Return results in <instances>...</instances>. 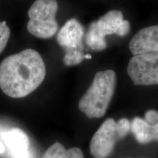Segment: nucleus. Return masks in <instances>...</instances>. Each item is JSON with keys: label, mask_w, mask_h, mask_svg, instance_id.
<instances>
[{"label": "nucleus", "mask_w": 158, "mask_h": 158, "mask_svg": "<svg viewBox=\"0 0 158 158\" xmlns=\"http://www.w3.org/2000/svg\"><path fill=\"white\" fill-rule=\"evenodd\" d=\"M131 129V124L127 118H121L116 122V131L119 139L124 138Z\"/></svg>", "instance_id": "obj_14"}, {"label": "nucleus", "mask_w": 158, "mask_h": 158, "mask_svg": "<svg viewBox=\"0 0 158 158\" xmlns=\"http://www.w3.org/2000/svg\"><path fill=\"white\" fill-rule=\"evenodd\" d=\"M57 10L56 0H36L28 11L27 30L38 38L53 37L59 28L56 20Z\"/></svg>", "instance_id": "obj_4"}, {"label": "nucleus", "mask_w": 158, "mask_h": 158, "mask_svg": "<svg viewBox=\"0 0 158 158\" xmlns=\"http://www.w3.org/2000/svg\"><path fill=\"white\" fill-rule=\"evenodd\" d=\"M5 152V144H4L3 142L0 140V155H3Z\"/></svg>", "instance_id": "obj_15"}, {"label": "nucleus", "mask_w": 158, "mask_h": 158, "mask_svg": "<svg viewBox=\"0 0 158 158\" xmlns=\"http://www.w3.org/2000/svg\"><path fill=\"white\" fill-rule=\"evenodd\" d=\"M10 36V29L5 21H0V53L5 48Z\"/></svg>", "instance_id": "obj_13"}, {"label": "nucleus", "mask_w": 158, "mask_h": 158, "mask_svg": "<svg viewBox=\"0 0 158 158\" xmlns=\"http://www.w3.org/2000/svg\"><path fill=\"white\" fill-rule=\"evenodd\" d=\"M130 22L124 19L119 10H110L98 21L92 22L89 27L85 37L87 46L93 51H102L107 47L106 37L116 35L126 36L130 31Z\"/></svg>", "instance_id": "obj_3"}, {"label": "nucleus", "mask_w": 158, "mask_h": 158, "mask_svg": "<svg viewBox=\"0 0 158 158\" xmlns=\"http://www.w3.org/2000/svg\"><path fill=\"white\" fill-rule=\"evenodd\" d=\"M1 137L7 148V158H34L29 138L22 130L12 128L4 131Z\"/></svg>", "instance_id": "obj_7"}, {"label": "nucleus", "mask_w": 158, "mask_h": 158, "mask_svg": "<svg viewBox=\"0 0 158 158\" xmlns=\"http://www.w3.org/2000/svg\"><path fill=\"white\" fill-rule=\"evenodd\" d=\"M116 122L108 118L99 127L91 140L90 152L94 158H107L113 151L117 140Z\"/></svg>", "instance_id": "obj_6"}, {"label": "nucleus", "mask_w": 158, "mask_h": 158, "mask_svg": "<svg viewBox=\"0 0 158 158\" xmlns=\"http://www.w3.org/2000/svg\"><path fill=\"white\" fill-rule=\"evenodd\" d=\"M127 73L135 85L158 84V51L134 55L128 63Z\"/></svg>", "instance_id": "obj_5"}, {"label": "nucleus", "mask_w": 158, "mask_h": 158, "mask_svg": "<svg viewBox=\"0 0 158 158\" xmlns=\"http://www.w3.org/2000/svg\"><path fill=\"white\" fill-rule=\"evenodd\" d=\"M137 141L141 143L158 141V112L148 110L145 118L136 117L131 123V129Z\"/></svg>", "instance_id": "obj_8"}, {"label": "nucleus", "mask_w": 158, "mask_h": 158, "mask_svg": "<svg viewBox=\"0 0 158 158\" xmlns=\"http://www.w3.org/2000/svg\"><path fill=\"white\" fill-rule=\"evenodd\" d=\"M129 48L133 56L158 51V25L146 27L138 31L130 40Z\"/></svg>", "instance_id": "obj_10"}, {"label": "nucleus", "mask_w": 158, "mask_h": 158, "mask_svg": "<svg viewBox=\"0 0 158 158\" xmlns=\"http://www.w3.org/2000/svg\"><path fill=\"white\" fill-rule=\"evenodd\" d=\"M91 56L89 54H87V55H84V59H91Z\"/></svg>", "instance_id": "obj_16"}, {"label": "nucleus", "mask_w": 158, "mask_h": 158, "mask_svg": "<svg viewBox=\"0 0 158 158\" xmlns=\"http://www.w3.org/2000/svg\"><path fill=\"white\" fill-rule=\"evenodd\" d=\"M116 87V73L114 70L99 71L92 84L81 98L78 108L89 118H100L106 113Z\"/></svg>", "instance_id": "obj_2"}, {"label": "nucleus", "mask_w": 158, "mask_h": 158, "mask_svg": "<svg viewBox=\"0 0 158 158\" xmlns=\"http://www.w3.org/2000/svg\"><path fill=\"white\" fill-rule=\"evenodd\" d=\"M45 75V63L39 53L25 49L1 62L0 88L10 98H24L40 86Z\"/></svg>", "instance_id": "obj_1"}, {"label": "nucleus", "mask_w": 158, "mask_h": 158, "mask_svg": "<svg viewBox=\"0 0 158 158\" xmlns=\"http://www.w3.org/2000/svg\"><path fill=\"white\" fill-rule=\"evenodd\" d=\"M84 35V29L78 20L71 19L68 20L57 35V42L59 45L66 51L80 49L84 46L82 40Z\"/></svg>", "instance_id": "obj_9"}, {"label": "nucleus", "mask_w": 158, "mask_h": 158, "mask_svg": "<svg viewBox=\"0 0 158 158\" xmlns=\"http://www.w3.org/2000/svg\"><path fill=\"white\" fill-rule=\"evenodd\" d=\"M42 158H84L79 148L73 147L66 149L60 143H55L44 153Z\"/></svg>", "instance_id": "obj_11"}, {"label": "nucleus", "mask_w": 158, "mask_h": 158, "mask_svg": "<svg viewBox=\"0 0 158 158\" xmlns=\"http://www.w3.org/2000/svg\"><path fill=\"white\" fill-rule=\"evenodd\" d=\"M84 55L83 50L80 49H73V50L66 51V54H64V63L67 66H74L79 64L84 60Z\"/></svg>", "instance_id": "obj_12"}]
</instances>
